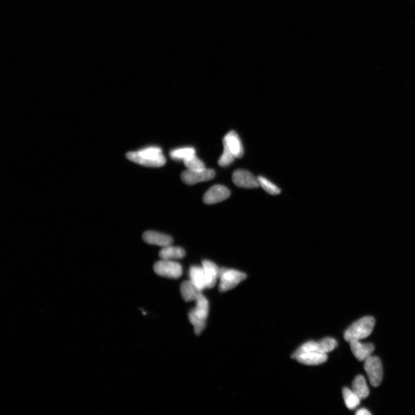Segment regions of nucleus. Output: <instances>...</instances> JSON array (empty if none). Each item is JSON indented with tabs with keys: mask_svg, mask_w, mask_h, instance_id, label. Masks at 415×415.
<instances>
[{
	"mask_svg": "<svg viewBox=\"0 0 415 415\" xmlns=\"http://www.w3.org/2000/svg\"><path fill=\"white\" fill-rule=\"evenodd\" d=\"M127 157L135 164L150 168H160L166 162L161 149L157 147H147L137 151L128 152Z\"/></svg>",
	"mask_w": 415,
	"mask_h": 415,
	"instance_id": "f257e3e1",
	"label": "nucleus"
},
{
	"mask_svg": "<svg viewBox=\"0 0 415 415\" xmlns=\"http://www.w3.org/2000/svg\"><path fill=\"white\" fill-rule=\"evenodd\" d=\"M209 310L208 300L202 294L195 300V306L191 310L188 314L189 321L192 324L197 335H200L206 328Z\"/></svg>",
	"mask_w": 415,
	"mask_h": 415,
	"instance_id": "f03ea898",
	"label": "nucleus"
},
{
	"mask_svg": "<svg viewBox=\"0 0 415 415\" xmlns=\"http://www.w3.org/2000/svg\"><path fill=\"white\" fill-rule=\"evenodd\" d=\"M375 319L367 316L360 318L353 323L345 333V339L350 342L353 340H360L371 335L375 326Z\"/></svg>",
	"mask_w": 415,
	"mask_h": 415,
	"instance_id": "7ed1b4c3",
	"label": "nucleus"
},
{
	"mask_svg": "<svg viewBox=\"0 0 415 415\" xmlns=\"http://www.w3.org/2000/svg\"><path fill=\"white\" fill-rule=\"evenodd\" d=\"M247 275L239 270L232 269H220L219 290L224 293L235 288L242 281L245 280Z\"/></svg>",
	"mask_w": 415,
	"mask_h": 415,
	"instance_id": "20e7f679",
	"label": "nucleus"
},
{
	"mask_svg": "<svg viewBox=\"0 0 415 415\" xmlns=\"http://www.w3.org/2000/svg\"><path fill=\"white\" fill-rule=\"evenodd\" d=\"M154 270L157 275L170 279H178L183 274L182 266L173 260L161 259L156 262Z\"/></svg>",
	"mask_w": 415,
	"mask_h": 415,
	"instance_id": "39448f33",
	"label": "nucleus"
},
{
	"mask_svg": "<svg viewBox=\"0 0 415 415\" xmlns=\"http://www.w3.org/2000/svg\"><path fill=\"white\" fill-rule=\"evenodd\" d=\"M364 367L371 385L377 387L383 378V368L381 360L378 357L371 356L365 361Z\"/></svg>",
	"mask_w": 415,
	"mask_h": 415,
	"instance_id": "423d86ee",
	"label": "nucleus"
},
{
	"mask_svg": "<svg viewBox=\"0 0 415 415\" xmlns=\"http://www.w3.org/2000/svg\"><path fill=\"white\" fill-rule=\"evenodd\" d=\"M215 172L211 169L205 168L202 170L184 171L181 174V179L186 184L192 185L199 183L205 182L214 178Z\"/></svg>",
	"mask_w": 415,
	"mask_h": 415,
	"instance_id": "0eeeda50",
	"label": "nucleus"
},
{
	"mask_svg": "<svg viewBox=\"0 0 415 415\" xmlns=\"http://www.w3.org/2000/svg\"><path fill=\"white\" fill-rule=\"evenodd\" d=\"M232 179L238 187L252 189L260 187L257 178L245 170H236L232 174Z\"/></svg>",
	"mask_w": 415,
	"mask_h": 415,
	"instance_id": "6e6552de",
	"label": "nucleus"
},
{
	"mask_svg": "<svg viewBox=\"0 0 415 415\" xmlns=\"http://www.w3.org/2000/svg\"><path fill=\"white\" fill-rule=\"evenodd\" d=\"M230 195V190L225 186L216 185L213 186L205 193L203 201L208 205L214 204L225 201Z\"/></svg>",
	"mask_w": 415,
	"mask_h": 415,
	"instance_id": "1a4fd4ad",
	"label": "nucleus"
},
{
	"mask_svg": "<svg viewBox=\"0 0 415 415\" xmlns=\"http://www.w3.org/2000/svg\"><path fill=\"white\" fill-rule=\"evenodd\" d=\"M224 147L234 156L236 158H241L244 154V149L239 136L233 131L229 132L223 138Z\"/></svg>",
	"mask_w": 415,
	"mask_h": 415,
	"instance_id": "9d476101",
	"label": "nucleus"
},
{
	"mask_svg": "<svg viewBox=\"0 0 415 415\" xmlns=\"http://www.w3.org/2000/svg\"><path fill=\"white\" fill-rule=\"evenodd\" d=\"M349 342L353 354L359 361H365L371 356L374 350V346L371 343H362L360 340H353Z\"/></svg>",
	"mask_w": 415,
	"mask_h": 415,
	"instance_id": "9b49d317",
	"label": "nucleus"
},
{
	"mask_svg": "<svg viewBox=\"0 0 415 415\" xmlns=\"http://www.w3.org/2000/svg\"><path fill=\"white\" fill-rule=\"evenodd\" d=\"M299 363L308 366L319 365L323 364L328 359L327 354L324 353L311 351L303 352L298 355L294 358Z\"/></svg>",
	"mask_w": 415,
	"mask_h": 415,
	"instance_id": "f8f14e48",
	"label": "nucleus"
},
{
	"mask_svg": "<svg viewBox=\"0 0 415 415\" xmlns=\"http://www.w3.org/2000/svg\"><path fill=\"white\" fill-rule=\"evenodd\" d=\"M202 266L206 278L207 288H212L215 286L219 278L220 269L214 262L207 260L203 261Z\"/></svg>",
	"mask_w": 415,
	"mask_h": 415,
	"instance_id": "ddd939ff",
	"label": "nucleus"
},
{
	"mask_svg": "<svg viewBox=\"0 0 415 415\" xmlns=\"http://www.w3.org/2000/svg\"><path fill=\"white\" fill-rule=\"evenodd\" d=\"M143 240L151 245L166 247L172 244L173 238L165 233L154 231H148L142 236Z\"/></svg>",
	"mask_w": 415,
	"mask_h": 415,
	"instance_id": "4468645a",
	"label": "nucleus"
},
{
	"mask_svg": "<svg viewBox=\"0 0 415 415\" xmlns=\"http://www.w3.org/2000/svg\"><path fill=\"white\" fill-rule=\"evenodd\" d=\"M180 290L183 298L186 302L195 301L202 294L190 280L184 281L181 285Z\"/></svg>",
	"mask_w": 415,
	"mask_h": 415,
	"instance_id": "2eb2a0df",
	"label": "nucleus"
},
{
	"mask_svg": "<svg viewBox=\"0 0 415 415\" xmlns=\"http://www.w3.org/2000/svg\"><path fill=\"white\" fill-rule=\"evenodd\" d=\"M190 280L200 292L207 288L206 280L205 278L203 266L193 265L189 269Z\"/></svg>",
	"mask_w": 415,
	"mask_h": 415,
	"instance_id": "dca6fc26",
	"label": "nucleus"
},
{
	"mask_svg": "<svg viewBox=\"0 0 415 415\" xmlns=\"http://www.w3.org/2000/svg\"><path fill=\"white\" fill-rule=\"evenodd\" d=\"M185 251L180 247L173 246L171 245L164 247L159 252L161 259L175 260L183 258Z\"/></svg>",
	"mask_w": 415,
	"mask_h": 415,
	"instance_id": "f3484780",
	"label": "nucleus"
},
{
	"mask_svg": "<svg viewBox=\"0 0 415 415\" xmlns=\"http://www.w3.org/2000/svg\"><path fill=\"white\" fill-rule=\"evenodd\" d=\"M360 400L366 399L369 395V390L364 376H356L352 383V389Z\"/></svg>",
	"mask_w": 415,
	"mask_h": 415,
	"instance_id": "a211bd4d",
	"label": "nucleus"
},
{
	"mask_svg": "<svg viewBox=\"0 0 415 415\" xmlns=\"http://www.w3.org/2000/svg\"><path fill=\"white\" fill-rule=\"evenodd\" d=\"M343 398H344L347 407L350 409H355L360 404V399L353 392L352 390L345 388L342 390Z\"/></svg>",
	"mask_w": 415,
	"mask_h": 415,
	"instance_id": "6ab92c4d",
	"label": "nucleus"
},
{
	"mask_svg": "<svg viewBox=\"0 0 415 415\" xmlns=\"http://www.w3.org/2000/svg\"><path fill=\"white\" fill-rule=\"evenodd\" d=\"M170 155L173 159L184 161L195 155V151L192 147L181 148L171 151Z\"/></svg>",
	"mask_w": 415,
	"mask_h": 415,
	"instance_id": "aec40b11",
	"label": "nucleus"
},
{
	"mask_svg": "<svg viewBox=\"0 0 415 415\" xmlns=\"http://www.w3.org/2000/svg\"><path fill=\"white\" fill-rule=\"evenodd\" d=\"M257 179L260 187L267 193L271 195H278L280 193V189L264 176H259L257 177Z\"/></svg>",
	"mask_w": 415,
	"mask_h": 415,
	"instance_id": "412c9836",
	"label": "nucleus"
},
{
	"mask_svg": "<svg viewBox=\"0 0 415 415\" xmlns=\"http://www.w3.org/2000/svg\"><path fill=\"white\" fill-rule=\"evenodd\" d=\"M318 342L319 351L327 354L328 353L335 350L337 346V341L334 338L331 337L324 338Z\"/></svg>",
	"mask_w": 415,
	"mask_h": 415,
	"instance_id": "4be33fe9",
	"label": "nucleus"
},
{
	"mask_svg": "<svg viewBox=\"0 0 415 415\" xmlns=\"http://www.w3.org/2000/svg\"><path fill=\"white\" fill-rule=\"evenodd\" d=\"M184 161L185 166L187 167V170H198L206 168L204 162L201 159L198 158L195 155L191 157L190 158L185 160Z\"/></svg>",
	"mask_w": 415,
	"mask_h": 415,
	"instance_id": "5701e85b",
	"label": "nucleus"
},
{
	"mask_svg": "<svg viewBox=\"0 0 415 415\" xmlns=\"http://www.w3.org/2000/svg\"><path fill=\"white\" fill-rule=\"evenodd\" d=\"M236 157L224 147L223 153L218 160V164L221 167H227L232 164Z\"/></svg>",
	"mask_w": 415,
	"mask_h": 415,
	"instance_id": "b1692460",
	"label": "nucleus"
},
{
	"mask_svg": "<svg viewBox=\"0 0 415 415\" xmlns=\"http://www.w3.org/2000/svg\"><path fill=\"white\" fill-rule=\"evenodd\" d=\"M357 415H371L369 411H367L366 409H361L357 411L356 413Z\"/></svg>",
	"mask_w": 415,
	"mask_h": 415,
	"instance_id": "393cba45",
	"label": "nucleus"
}]
</instances>
